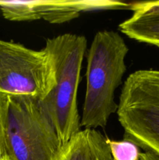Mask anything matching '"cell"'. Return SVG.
I'll return each instance as SVG.
<instances>
[{
	"mask_svg": "<svg viewBox=\"0 0 159 160\" xmlns=\"http://www.w3.org/2000/svg\"><path fill=\"white\" fill-rule=\"evenodd\" d=\"M64 146L41 101L0 94V149L6 160H59Z\"/></svg>",
	"mask_w": 159,
	"mask_h": 160,
	"instance_id": "cell-1",
	"label": "cell"
},
{
	"mask_svg": "<svg viewBox=\"0 0 159 160\" xmlns=\"http://www.w3.org/2000/svg\"><path fill=\"white\" fill-rule=\"evenodd\" d=\"M128 52L126 42L116 31H101L94 35L87 54L81 128H104L111 116L117 112L115 93L126 71Z\"/></svg>",
	"mask_w": 159,
	"mask_h": 160,
	"instance_id": "cell-2",
	"label": "cell"
},
{
	"mask_svg": "<svg viewBox=\"0 0 159 160\" xmlns=\"http://www.w3.org/2000/svg\"><path fill=\"white\" fill-rule=\"evenodd\" d=\"M87 44L84 36L63 34L47 38L44 47L52 57L55 81L41 103L64 145L81 128L77 91Z\"/></svg>",
	"mask_w": 159,
	"mask_h": 160,
	"instance_id": "cell-3",
	"label": "cell"
},
{
	"mask_svg": "<svg viewBox=\"0 0 159 160\" xmlns=\"http://www.w3.org/2000/svg\"><path fill=\"white\" fill-rule=\"evenodd\" d=\"M116 113L125 138L159 157V70H139L126 78Z\"/></svg>",
	"mask_w": 159,
	"mask_h": 160,
	"instance_id": "cell-4",
	"label": "cell"
},
{
	"mask_svg": "<svg viewBox=\"0 0 159 160\" xmlns=\"http://www.w3.org/2000/svg\"><path fill=\"white\" fill-rule=\"evenodd\" d=\"M55 81L52 57L45 48L34 50L0 39V94L43 101Z\"/></svg>",
	"mask_w": 159,
	"mask_h": 160,
	"instance_id": "cell-5",
	"label": "cell"
},
{
	"mask_svg": "<svg viewBox=\"0 0 159 160\" xmlns=\"http://www.w3.org/2000/svg\"><path fill=\"white\" fill-rule=\"evenodd\" d=\"M130 9V3L113 0H30L0 1L3 17L10 21L43 20L61 24L77 18L82 12Z\"/></svg>",
	"mask_w": 159,
	"mask_h": 160,
	"instance_id": "cell-6",
	"label": "cell"
},
{
	"mask_svg": "<svg viewBox=\"0 0 159 160\" xmlns=\"http://www.w3.org/2000/svg\"><path fill=\"white\" fill-rule=\"evenodd\" d=\"M132 13L118 25L129 38L159 48V1L130 3Z\"/></svg>",
	"mask_w": 159,
	"mask_h": 160,
	"instance_id": "cell-7",
	"label": "cell"
},
{
	"mask_svg": "<svg viewBox=\"0 0 159 160\" xmlns=\"http://www.w3.org/2000/svg\"><path fill=\"white\" fill-rule=\"evenodd\" d=\"M59 160H114L107 138L94 129L80 130L65 145Z\"/></svg>",
	"mask_w": 159,
	"mask_h": 160,
	"instance_id": "cell-8",
	"label": "cell"
},
{
	"mask_svg": "<svg viewBox=\"0 0 159 160\" xmlns=\"http://www.w3.org/2000/svg\"><path fill=\"white\" fill-rule=\"evenodd\" d=\"M107 143L114 160H140V147L129 139L114 141L107 138Z\"/></svg>",
	"mask_w": 159,
	"mask_h": 160,
	"instance_id": "cell-9",
	"label": "cell"
},
{
	"mask_svg": "<svg viewBox=\"0 0 159 160\" xmlns=\"http://www.w3.org/2000/svg\"><path fill=\"white\" fill-rule=\"evenodd\" d=\"M140 160H159V157L150 152H144L140 155Z\"/></svg>",
	"mask_w": 159,
	"mask_h": 160,
	"instance_id": "cell-10",
	"label": "cell"
},
{
	"mask_svg": "<svg viewBox=\"0 0 159 160\" xmlns=\"http://www.w3.org/2000/svg\"><path fill=\"white\" fill-rule=\"evenodd\" d=\"M0 160H3V156H2V152L1 149H0Z\"/></svg>",
	"mask_w": 159,
	"mask_h": 160,
	"instance_id": "cell-11",
	"label": "cell"
},
{
	"mask_svg": "<svg viewBox=\"0 0 159 160\" xmlns=\"http://www.w3.org/2000/svg\"><path fill=\"white\" fill-rule=\"evenodd\" d=\"M3 160H6V159L5 157H3Z\"/></svg>",
	"mask_w": 159,
	"mask_h": 160,
	"instance_id": "cell-12",
	"label": "cell"
}]
</instances>
